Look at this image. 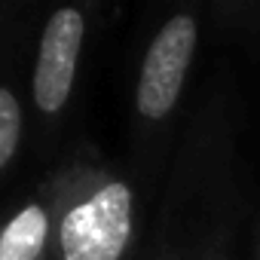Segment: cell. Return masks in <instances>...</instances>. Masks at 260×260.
I'll return each mask as SVG.
<instances>
[{
	"mask_svg": "<svg viewBox=\"0 0 260 260\" xmlns=\"http://www.w3.org/2000/svg\"><path fill=\"white\" fill-rule=\"evenodd\" d=\"M159 260H223V254H220L217 248H208V251H202V254H193V257H181V254H166V257H159Z\"/></svg>",
	"mask_w": 260,
	"mask_h": 260,
	"instance_id": "6",
	"label": "cell"
},
{
	"mask_svg": "<svg viewBox=\"0 0 260 260\" xmlns=\"http://www.w3.org/2000/svg\"><path fill=\"white\" fill-rule=\"evenodd\" d=\"M55 230L49 260H128L138 233V193L122 175L74 159L52 175Z\"/></svg>",
	"mask_w": 260,
	"mask_h": 260,
	"instance_id": "1",
	"label": "cell"
},
{
	"mask_svg": "<svg viewBox=\"0 0 260 260\" xmlns=\"http://www.w3.org/2000/svg\"><path fill=\"white\" fill-rule=\"evenodd\" d=\"M196 46L199 19L193 13L169 16L150 37L135 83V113L147 128H159L172 119L187 86Z\"/></svg>",
	"mask_w": 260,
	"mask_h": 260,
	"instance_id": "2",
	"label": "cell"
},
{
	"mask_svg": "<svg viewBox=\"0 0 260 260\" xmlns=\"http://www.w3.org/2000/svg\"><path fill=\"white\" fill-rule=\"evenodd\" d=\"M22 125H25V113H22V101L16 89L0 83V175L10 169V162L19 153Z\"/></svg>",
	"mask_w": 260,
	"mask_h": 260,
	"instance_id": "5",
	"label": "cell"
},
{
	"mask_svg": "<svg viewBox=\"0 0 260 260\" xmlns=\"http://www.w3.org/2000/svg\"><path fill=\"white\" fill-rule=\"evenodd\" d=\"M55 230V184L43 181L0 217V260H49Z\"/></svg>",
	"mask_w": 260,
	"mask_h": 260,
	"instance_id": "4",
	"label": "cell"
},
{
	"mask_svg": "<svg viewBox=\"0 0 260 260\" xmlns=\"http://www.w3.org/2000/svg\"><path fill=\"white\" fill-rule=\"evenodd\" d=\"M86 34L89 16L80 7H61L46 19L31 71V101L40 116L55 119L68 110L77 86Z\"/></svg>",
	"mask_w": 260,
	"mask_h": 260,
	"instance_id": "3",
	"label": "cell"
},
{
	"mask_svg": "<svg viewBox=\"0 0 260 260\" xmlns=\"http://www.w3.org/2000/svg\"><path fill=\"white\" fill-rule=\"evenodd\" d=\"M254 260H260V230H257V242H254Z\"/></svg>",
	"mask_w": 260,
	"mask_h": 260,
	"instance_id": "7",
	"label": "cell"
}]
</instances>
